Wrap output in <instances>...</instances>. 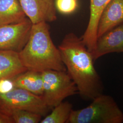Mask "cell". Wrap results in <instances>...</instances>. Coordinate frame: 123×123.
I'll list each match as a JSON object with an SVG mask.
<instances>
[{
  "label": "cell",
  "instance_id": "cell-8",
  "mask_svg": "<svg viewBox=\"0 0 123 123\" xmlns=\"http://www.w3.org/2000/svg\"><path fill=\"white\" fill-rule=\"evenodd\" d=\"M123 52V24L107 31L97 39L95 49L92 52L96 60L106 54Z\"/></svg>",
  "mask_w": 123,
  "mask_h": 123
},
{
  "label": "cell",
  "instance_id": "cell-2",
  "mask_svg": "<svg viewBox=\"0 0 123 123\" xmlns=\"http://www.w3.org/2000/svg\"><path fill=\"white\" fill-rule=\"evenodd\" d=\"M19 54L27 70L67 71L60 51L51 38L47 22L32 24L28 40Z\"/></svg>",
  "mask_w": 123,
  "mask_h": 123
},
{
  "label": "cell",
  "instance_id": "cell-11",
  "mask_svg": "<svg viewBox=\"0 0 123 123\" xmlns=\"http://www.w3.org/2000/svg\"><path fill=\"white\" fill-rule=\"evenodd\" d=\"M27 70L22 64L18 52L0 50V81L12 79Z\"/></svg>",
  "mask_w": 123,
  "mask_h": 123
},
{
  "label": "cell",
  "instance_id": "cell-9",
  "mask_svg": "<svg viewBox=\"0 0 123 123\" xmlns=\"http://www.w3.org/2000/svg\"><path fill=\"white\" fill-rule=\"evenodd\" d=\"M110 0H90V17L82 39L91 53L95 49L98 39V26L101 13Z\"/></svg>",
  "mask_w": 123,
  "mask_h": 123
},
{
  "label": "cell",
  "instance_id": "cell-10",
  "mask_svg": "<svg viewBox=\"0 0 123 123\" xmlns=\"http://www.w3.org/2000/svg\"><path fill=\"white\" fill-rule=\"evenodd\" d=\"M123 24V0H110L101 13L98 26V38Z\"/></svg>",
  "mask_w": 123,
  "mask_h": 123
},
{
  "label": "cell",
  "instance_id": "cell-13",
  "mask_svg": "<svg viewBox=\"0 0 123 123\" xmlns=\"http://www.w3.org/2000/svg\"><path fill=\"white\" fill-rule=\"evenodd\" d=\"M26 18L19 0H0V26L21 22Z\"/></svg>",
  "mask_w": 123,
  "mask_h": 123
},
{
  "label": "cell",
  "instance_id": "cell-12",
  "mask_svg": "<svg viewBox=\"0 0 123 123\" xmlns=\"http://www.w3.org/2000/svg\"><path fill=\"white\" fill-rule=\"evenodd\" d=\"M12 79L16 88H22L37 95H43V85L42 73L27 70Z\"/></svg>",
  "mask_w": 123,
  "mask_h": 123
},
{
  "label": "cell",
  "instance_id": "cell-16",
  "mask_svg": "<svg viewBox=\"0 0 123 123\" xmlns=\"http://www.w3.org/2000/svg\"><path fill=\"white\" fill-rule=\"evenodd\" d=\"M55 6L60 13L68 15L77 9L78 2V0H55Z\"/></svg>",
  "mask_w": 123,
  "mask_h": 123
},
{
  "label": "cell",
  "instance_id": "cell-17",
  "mask_svg": "<svg viewBox=\"0 0 123 123\" xmlns=\"http://www.w3.org/2000/svg\"><path fill=\"white\" fill-rule=\"evenodd\" d=\"M16 88L12 79H7L0 81V92H7Z\"/></svg>",
  "mask_w": 123,
  "mask_h": 123
},
{
  "label": "cell",
  "instance_id": "cell-3",
  "mask_svg": "<svg viewBox=\"0 0 123 123\" xmlns=\"http://www.w3.org/2000/svg\"><path fill=\"white\" fill-rule=\"evenodd\" d=\"M68 123H122L123 113L114 99L103 93L83 109L73 110Z\"/></svg>",
  "mask_w": 123,
  "mask_h": 123
},
{
  "label": "cell",
  "instance_id": "cell-6",
  "mask_svg": "<svg viewBox=\"0 0 123 123\" xmlns=\"http://www.w3.org/2000/svg\"><path fill=\"white\" fill-rule=\"evenodd\" d=\"M32 24L27 18L21 22L0 26V50L20 52L28 40Z\"/></svg>",
  "mask_w": 123,
  "mask_h": 123
},
{
  "label": "cell",
  "instance_id": "cell-5",
  "mask_svg": "<svg viewBox=\"0 0 123 123\" xmlns=\"http://www.w3.org/2000/svg\"><path fill=\"white\" fill-rule=\"evenodd\" d=\"M12 109L27 110L43 117L47 115L51 110L42 96L19 88H14L7 92H0V111Z\"/></svg>",
  "mask_w": 123,
  "mask_h": 123
},
{
  "label": "cell",
  "instance_id": "cell-4",
  "mask_svg": "<svg viewBox=\"0 0 123 123\" xmlns=\"http://www.w3.org/2000/svg\"><path fill=\"white\" fill-rule=\"evenodd\" d=\"M42 74L43 85L42 97L51 110L67 98L79 93L76 84L67 71L49 70Z\"/></svg>",
  "mask_w": 123,
  "mask_h": 123
},
{
  "label": "cell",
  "instance_id": "cell-1",
  "mask_svg": "<svg viewBox=\"0 0 123 123\" xmlns=\"http://www.w3.org/2000/svg\"><path fill=\"white\" fill-rule=\"evenodd\" d=\"M68 73L84 100L93 99L103 93L104 86L96 70L92 53L74 33L66 34L58 47Z\"/></svg>",
  "mask_w": 123,
  "mask_h": 123
},
{
  "label": "cell",
  "instance_id": "cell-14",
  "mask_svg": "<svg viewBox=\"0 0 123 123\" xmlns=\"http://www.w3.org/2000/svg\"><path fill=\"white\" fill-rule=\"evenodd\" d=\"M73 105L69 102H62L55 107L41 123H68L73 111Z\"/></svg>",
  "mask_w": 123,
  "mask_h": 123
},
{
  "label": "cell",
  "instance_id": "cell-18",
  "mask_svg": "<svg viewBox=\"0 0 123 123\" xmlns=\"http://www.w3.org/2000/svg\"><path fill=\"white\" fill-rule=\"evenodd\" d=\"M0 123H14L12 119L0 111Z\"/></svg>",
  "mask_w": 123,
  "mask_h": 123
},
{
  "label": "cell",
  "instance_id": "cell-15",
  "mask_svg": "<svg viewBox=\"0 0 123 123\" xmlns=\"http://www.w3.org/2000/svg\"><path fill=\"white\" fill-rule=\"evenodd\" d=\"M11 117L14 123H38L42 120L40 114L27 110L12 109L0 111Z\"/></svg>",
  "mask_w": 123,
  "mask_h": 123
},
{
  "label": "cell",
  "instance_id": "cell-7",
  "mask_svg": "<svg viewBox=\"0 0 123 123\" xmlns=\"http://www.w3.org/2000/svg\"><path fill=\"white\" fill-rule=\"evenodd\" d=\"M26 17L33 24L57 19L55 0H19Z\"/></svg>",
  "mask_w": 123,
  "mask_h": 123
}]
</instances>
